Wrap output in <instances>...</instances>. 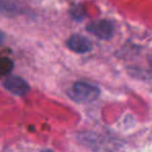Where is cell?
Returning a JSON list of instances; mask_svg holds the SVG:
<instances>
[{
  "mask_svg": "<svg viewBox=\"0 0 152 152\" xmlns=\"http://www.w3.org/2000/svg\"><path fill=\"white\" fill-rule=\"evenodd\" d=\"M68 96L78 103L93 102L100 96V89L87 81H77L68 91Z\"/></svg>",
  "mask_w": 152,
  "mask_h": 152,
  "instance_id": "1",
  "label": "cell"
},
{
  "mask_svg": "<svg viewBox=\"0 0 152 152\" xmlns=\"http://www.w3.org/2000/svg\"><path fill=\"white\" fill-rule=\"evenodd\" d=\"M87 30L100 40H110L115 34V25L110 20H96L87 26Z\"/></svg>",
  "mask_w": 152,
  "mask_h": 152,
  "instance_id": "2",
  "label": "cell"
},
{
  "mask_svg": "<svg viewBox=\"0 0 152 152\" xmlns=\"http://www.w3.org/2000/svg\"><path fill=\"white\" fill-rule=\"evenodd\" d=\"M26 13V7L21 0H0V14L5 17H18Z\"/></svg>",
  "mask_w": 152,
  "mask_h": 152,
  "instance_id": "3",
  "label": "cell"
},
{
  "mask_svg": "<svg viewBox=\"0 0 152 152\" xmlns=\"http://www.w3.org/2000/svg\"><path fill=\"white\" fill-rule=\"evenodd\" d=\"M3 87L17 96H23L29 92V85L19 76H7L3 80Z\"/></svg>",
  "mask_w": 152,
  "mask_h": 152,
  "instance_id": "4",
  "label": "cell"
},
{
  "mask_svg": "<svg viewBox=\"0 0 152 152\" xmlns=\"http://www.w3.org/2000/svg\"><path fill=\"white\" fill-rule=\"evenodd\" d=\"M67 46L69 49L76 53H88L93 50V44L92 42L86 37L81 34H73L70 37L67 41Z\"/></svg>",
  "mask_w": 152,
  "mask_h": 152,
  "instance_id": "5",
  "label": "cell"
},
{
  "mask_svg": "<svg viewBox=\"0 0 152 152\" xmlns=\"http://www.w3.org/2000/svg\"><path fill=\"white\" fill-rule=\"evenodd\" d=\"M14 68V63L10 58H0V76H7Z\"/></svg>",
  "mask_w": 152,
  "mask_h": 152,
  "instance_id": "6",
  "label": "cell"
},
{
  "mask_svg": "<svg viewBox=\"0 0 152 152\" xmlns=\"http://www.w3.org/2000/svg\"><path fill=\"white\" fill-rule=\"evenodd\" d=\"M4 41H5V34H4V32L0 30V46L4 43Z\"/></svg>",
  "mask_w": 152,
  "mask_h": 152,
  "instance_id": "7",
  "label": "cell"
}]
</instances>
